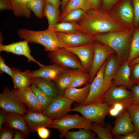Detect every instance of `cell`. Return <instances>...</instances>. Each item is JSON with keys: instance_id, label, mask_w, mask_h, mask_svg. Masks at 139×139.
I'll return each mask as SVG.
<instances>
[{"instance_id": "cell-1", "label": "cell", "mask_w": 139, "mask_h": 139, "mask_svg": "<svg viewBox=\"0 0 139 139\" xmlns=\"http://www.w3.org/2000/svg\"><path fill=\"white\" fill-rule=\"evenodd\" d=\"M92 8L87 12L86 16L77 22L80 32L91 36L121 31L120 26L110 18L98 11Z\"/></svg>"}, {"instance_id": "cell-2", "label": "cell", "mask_w": 139, "mask_h": 139, "mask_svg": "<svg viewBox=\"0 0 139 139\" xmlns=\"http://www.w3.org/2000/svg\"><path fill=\"white\" fill-rule=\"evenodd\" d=\"M95 40L112 49L116 54L120 65L127 61L131 40L129 32H110L93 36Z\"/></svg>"}, {"instance_id": "cell-3", "label": "cell", "mask_w": 139, "mask_h": 139, "mask_svg": "<svg viewBox=\"0 0 139 139\" xmlns=\"http://www.w3.org/2000/svg\"><path fill=\"white\" fill-rule=\"evenodd\" d=\"M17 33L21 39L31 43L40 45L44 47L46 51L51 52L61 48L57 32L53 29L35 31L22 28L18 30Z\"/></svg>"}, {"instance_id": "cell-4", "label": "cell", "mask_w": 139, "mask_h": 139, "mask_svg": "<svg viewBox=\"0 0 139 139\" xmlns=\"http://www.w3.org/2000/svg\"><path fill=\"white\" fill-rule=\"evenodd\" d=\"M106 60L101 67L90 84L89 91L86 99L80 105H84L104 102L105 94L112 85V82L106 81L104 72Z\"/></svg>"}, {"instance_id": "cell-5", "label": "cell", "mask_w": 139, "mask_h": 139, "mask_svg": "<svg viewBox=\"0 0 139 139\" xmlns=\"http://www.w3.org/2000/svg\"><path fill=\"white\" fill-rule=\"evenodd\" d=\"M111 107L105 102L84 105H80L72 108L71 111L79 112L92 123L105 127L106 126L105 118L109 114Z\"/></svg>"}, {"instance_id": "cell-6", "label": "cell", "mask_w": 139, "mask_h": 139, "mask_svg": "<svg viewBox=\"0 0 139 139\" xmlns=\"http://www.w3.org/2000/svg\"><path fill=\"white\" fill-rule=\"evenodd\" d=\"M92 122L83 116L77 114H67L60 118L53 120L48 127L57 129L59 136L64 137V134L73 129L82 128L91 130Z\"/></svg>"}, {"instance_id": "cell-7", "label": "cell", "mask_w": 139, "mask_h": 139, "mask_svg": "<svg viewBox=\"0 0 139 139\" xmlns=\"http://www.w3.org/2000/svg\"><path fill=\"white\" fill-rule=\"evenodd\" d=\"M48 57L53 64L67 69H80L84 71L78 57L64 48H60L49 52Z\"/></svg>"}, {"instance_id": "cell-8", "label": "cell", "mask_w": 139, "mask_h": 139, "mask_svg": "<svg viewBox=\"0 0 139 139\" xmlns=\"http://www.w3.org/2000/svg\"><path fill=\"white\" fill-rule=\"evenodd\" d=\"M5 86L0 94V107L7 112L15 113L24 115L28 111L19 100L13 88Z\"/></svg>"}, {"instance_id": "cell-9", "label": "cell", "mask_w": 139, "mask_h": 139, "mask_svg": "<svg viewBox=\"0 0 139 139\" xmlns=\"http://www.w3.org/2000/svg\"><path fill=\"white\" fill-rule=\"evenodd\" d=\"M74 102L63 95H59L42 112L53 120L61 118L71 111Z\"/></svg>"}, {"instance_id": "cell-10", "label": "cell", "mask_w": 139, "mask_h": 139, "mask_svg": "<svg viewBox=\"0 0 139 139\" xmlns=\"http://www.w3.org/2000/svg\"><path fill=\"white\" fill-rule=\"evenodd\" d=\"M128 89L124 86L112 85L106 92L104 102L111 106L116 103H121L126 109L133 103L132 93Z\"/></svg>"}, {"instance_id": "cell-11", "label": "cell", "mask_w": 139, "mask_h": 139, "mask_svg": "<svg viewBox=\"0 0 139 139\" xmlns=\"http://www.w3.org/2000/svg\"><path fill=\"white\" fill-rule=\"evenodd\" d=\"M115 53L108 47L95 41L92 62L89 74V83L92 81L98 72L111 55Z\"/></svg>"}, {"instance_id": "cell-12", "label": "cell", "mask_w": 139, "mask_h": 139, "mask_svg": "<svg viewBox=\"0 0 139 139\" xmlns=\"http://www.w3.org/2000/svg\"><path fill=\"white\" fill-rule=\"evenodd\" d=\"M57 33L61 48L77 47L95 41L93 36L80 32L70 33L57 32Z\"/></svg>"}, {"instance_id": "cell-13", "label": "cell", "mask_w": 139, "mask_h": 139, "mask_svg": "<svg viewBox=\"0 0 139 139\" xmlns=\"http://www.w3.org/2000/svg\"><path fill=\"white\" fill-rule=\"evenodd\" d=\"M95 41L77 47L65 49L78 57L83 70L88 73L92 62Z\"/></svg>"}, {"instance_id": "cell-14", "label": "cell", "mask_w": 139, "mask_h": 139, "mask_svg": "<svg viewBox=\"0 0 139 139\" xmlns=\"http://www.w3.org/2000/svg\"><path fill=\"white\" fill-rule=\"evenodd\" d=\"M28 42L24 40L7 45H4L0 42V51H5L26 57L29 63L34 62L40 67L44 65L36 60L31 54V51L28 45Z\"/></svg>"}, {"instance_id": "cell-15", "label": "cell", "mask_w": 139, "mask_h": 139, "mask_svg": "<svg viewBox=\"0 0 139 139\" xmlns=\"http://www.w3.org/2000/svg\"><path fill=\"white\" fill-rule=\"evenodd\" d=\"M135 131L129 114L125 109L117 117L111 133L116 136L125 135Z\"/></svg>"}, {"instance_id": "cell-16", "label": "cell", "mask_w": 139, "mask_h": 139, "mask_svg": "<svg viewBox=\"0 0 139 139\" xmlns=\"http://www.w3.org/2000/svg\"><path fill=\"white\" fill-rule=\"evenodd\" d=\"M20 101L30 111L42 112L41 107L31 86L19 90L13 88Z\"/></svg>"}, {"instance_id": "cell-17", "label": "cell", "mask_w": 139, "mask_h": 139, "mask_svg": "<svg viewBox=\"0 0 139 139\" xmlns=\"http://www.w3.org/2000/svg\"><path fill=\"white\" fill-rule=\"evenodd\" d=\"M23 116L30 132L36 131L37 129L40 127H48L53 120L42 112L28 110Z\"/></svg>"}, {"instance_id": "cell-18", "label": "cell", "mask_w": 139, "mask_h": 139, "mask_svg": "<svg viewBox=\"0 0 139 139\" xmlns=\"http://www.w3.org/2000/svg\"><path fill=\"white\" fill-rule=\"evenodd\" d=\"M131 68L127 61L122 64L112 80L113 85L123 86L131 89L134 85L131 79Z\"/></svg>"}, {"instance_id": "cell-19", "label": "cell", "mask_w": 139, "mask_h": 139, "mask_svg": "<svg viewBox=\"0 0 139 139\" xmlns=\"http://www.w3.org/2000/svg\"><path fill=\"white\" fill-rule=\"evenodd\" d=\"M84 72L80 69H67L53 81L59 95H63L64 91L68 87L74 79Z\"/></svg>"}, {"instance_id": "cell-20", "label": "cell", "mask_w": 139, "mask_h": 139, "mask_svg": "<svg viewBox=\"0 0 139 139\" xmlns=\"http://www.w3.org/2000/svg\"><path fill=\"white\" fill-rule=\"evenodd\" d=\"M4 125L14 129L19 130L27 137L30 131L23 116L18 113L7 112Z\"/></svg>"}, {"instance_id": "cell-21", "label": "cell", "mask_w": 139, "mask_h": 139, "mask_svg": "<svg viewBox=\"0 0 139 139\" xmlns=\"http://www.w3.org/2000/svg\"><path fill=\"white\" fill-rule=\"evenodd\" d=\"M37 70L32 72V77H40L52 81L65 71L66 68L55 64L40 67Z\"/></svg>"}, {"instance_id": "cell-22", "label": "cell", "mask_w": 139, "mask_h": 139, "mask_svg": "<svg viewBox=\"0 0 139 139\" xmlns=\"http://www.w3.org/2000/svg\"><path fill=\"white\" fill-rule=\"evenodd\" d=\"M12 69L13 75L12 78L15 89L19 90L30 86L32 78V72L28 70L22 72L14 67Z\"/></svg>"}, {"instance_id": "cell-23", "label": "cell", "mask_w": 139, "mask_h": 139, "mask_svg": "<svg viewBox=\"0 0 139 139\" xmlns=\"http://www.w3.org/2000/svg\"><path fill=\"white\" fill-rule=\"evenodd\" d=\"M31 84L35 85L53 99L59 95L57 87L52 81L41 77H33Z\"/></svg>"}, {"instance_id": "cell-24", "label": "cell", "mask_w": 139, "mask_h": 139, "mask_svg": "<svg viewBox=\"0 0 139 139\" xmlns=\"http://www.w3.org/2000/svg\"><path fill=\"white\" fill-rule=\"evenodd\" d=\"M90 85V83H88L81 88H68L64 91L63 95L74 102L81 104L88 95Z\"/></svg>"}, {"instance_id": "cell-25", "label": "cell", "mask_w": 139, "mask_h": 139, "mask_svg": "<svg viewBox=\"0 0 139 139\" xmlns=\"http://www.w3.org/2000/svg\"><path fill=\"white\" fill-rule=\"evenodd\" d=\"M120 65L116 54L114 53L110 56L106 60L104 72V78L108 82H112Z\"/></svg>"}, {"instance_id": "cell-26", "label": "cell", "mask_w": 139, "mask_h": 139, "mask_svg": "<svg viewBox=\"0 0 139 139\" xmlns=\"http://www.w3.org/2000/svg\"><path fill=\"white\" fill-rule=\"evenodd\" d=\"M92 8L90 0H70L60 12L59 21L67 14L73 10L81 9L87 12Z\"/></svg>"}, {"instance_id": "cell-27", "label": "cell", "mask_w": 139, "mask_h": 139, "mask_svg": "<svg viewBox=\"0 0 139 139\" xmlns=\"http://www.w3.org/2000/svg\"><path fill=\"white\" fill-rule=\"evenodd\" d=\"M60 13L59 8L45 1L43 15L47 20L48 28L53 29L54 26L59 21Z\"/></svg>"}, {"instance_id": "cell-28", "label": "cell", "mask_w": 139, "mask_h": 139, "mask_svg": "<svg viewBox=\"0 0 139 139\" xmlns=\"http://www.w3.org/2000/svg\"><path fill=\"white\" fill-rule=\"evenodd\" d=\"M14 15L17 17L29 18L31 11L27 6L28 0H10Z\"/></svg>"}, {"instance_id": "cell-29", "label": "cell", "mask_w": 139, "mask_h": 139, "mask_svg": "<svg viewBox=\"0 0 139 139\" xmlns=\"http://www.w3.org/2000/svg\"><path fill=\"white\" fill-rule=\"evenodd\" d=\"M118 11L119 15L123 21L128 23L132 22L134 14L131 0H124L119 7Z\"/></svg>"}, {"instance_id": "cell-30", "label": "cell", "mask_w": 139, "mask_h": 139, "mask_svg": "<svg viewBox=\"0 0 139 139\" xmlns=\"http://www.w3.org/2000/svg\"><path fill=\"white\" fill-rule=\"evenodd\" d=\"M112 127L109 123L103 127L93 123L92 124L91 130L95 134L99 139H112L113 138V135L111 133Z\"/></svg>"}, {"instance_id": "cell-31", "label": "cell", "mask_w": 139, "mask_h": 139, "mask_svg": "<svg viewBox=\"0 0 139 139\" xmlns=\"http://www.w3.org/2000/svg\"><path fill=\"white\" fill-rule=\"evenodd\" d=\"M96 134L91 130L80 128L77 131L66 132L64 137L67 139H93L96 138Z\"/></svg>"}, {"instance_id": "cell-32", "label": "cell", "mask_w": 139, "mask_h": 139, "mask_svg": "<svg viewBox=\"0 0 139 139\" xmlns=\"http://www.w3.org/2000/svg\"><path fill=\"white\" fill-rule=\"evenodd\" d=\"M53 29L57 32L70 33L79 32L80 27L77 22H61L55 25Z\"/></svg>"}, {"instance_id": "cell-33", "label": "cell", "mask_w": 139, "mask_h": 139, "mask_svg": "<svg viewBox=\"0 0 139 139\" xmlns=\"http://www.w3.org/2000/svg\"><path fill=\"white\" fill-rule=\"evenodd\" d=\"M139 56V30H135L132 38L127 61L129 63Z\"/></svg>"}, {"instance_id": "cell-34", "label": "cell", "mask_w": 139, "mask_h": 139, "mask_svg": "<svg viewBox=\"0 0 139 139\" xmlns=\"http://www.w3.org/2000/svg\"><path fill=\"white\" fill-rule=\"evenodd\" d=\"M31 88L41 106L42 112L50 105L53 99L48 96L34 85L31 84Z\"/></svg>"}, {"instance_id": "cell-35", "label": "cell", "mask_w": 139, "mask_h": 139, "mask_svg": "<svg viewBox=\"0 0 139 139\" xmlns=\"http://www.w3.org/2000/svg\"><path fill=\"white\" fill-rule=\"evenodd\" d=\"M45 5V0H30L27 3L28 8L34 15L40 19L44 16L43 11Z\"/></svg>"}, {"instance_id": "cell-36", "label": "cell", "mask_w": 139, "mask_h": 139, "mask_svg": "<svg viewBox=\"0 0 139 139\" xmlns=\"http://www.w3.org/2000/svg\"><path fill=\"white\" fill-rule=\"evenodd\" d=\"M87 12L81 9L73 10L67 14L59 21L61 22H76L86 15Z\"/></svg>"}, {"instance_id": "cell-37", "label": "cell", "mask_w": 139, "mask_h": 139, "mask_svg": "<svg viewBox=\"0 0 139 139\" xmlns=\"http://www.w3.org/2000/svg\"><path fill=\"white\" fill-rule=\"evenodd\" d=\"M135 130L139 124V104L132 103L126 108Z\"/></svg>"}, {"instance_id": "cell-38", "label": "cell", "mask_w": 139, "mask_h": 139, "mask_svg": "<svg viewBox=\"0 0 139 139\" xmlns=\"http://www.w3.org/2000/svg\"><path fill=\"white\" fill-rule=\"evenodd\" d=\"M90 77L88 73L83 72L76 77L71 83L69 87L78 88L89 83Z\"/></svg>"}, {"instance_id": "cell-39", "label": "cell", "mask_w": 139, "mask_h": 139, "mask_svg": "<svg viewBox=\"0 0 139 139\" xmlns=\"http://www.w3.org/2000/svg\"><path fill=\"white\" fill-rule=\"evenodd\" d=\"M14 129L5 126L0 130V139H12L14 133Z\"/></svg>"}, {"instance_id": "cell-40", "label": "cell", "mask_w": 139, "mask_h": 139, "mask_svg": "<svg viewBox=\"0 0 139 139\" xmlns=\"http://www.w3.org/2000/svg\"><path fill=\"white\" fill-rule=\"evenodd\" d=\"M0 70L1 72H4L10 76L11 78L13 75V71L11 68L5 63V60L3 58L0 56Z\"/></svg>"}, {"instance_id": "cell-41", "label": "cell", "mask_w": 139, "mask_h": 139, "mask_svg": "<svg viewBox=\"0 0 139 139\" xmlns=\"http://www.w3.org/2000/svg\"><path fill=\"white\" fill-rule=\"evenodd\" d=\"M132 68L131 79L133 84H139V63L136 64Z\"/></svg>"}, {"instance_id": "cell-42", "label": "cell", "mask_w": 139, "mask_h": 139, "mask_svg": "<svg viewBox=\"0 0 139 139\" xmlns=\"http://www.w3.org/2000/svg\"><path fill=\"white\" fill-rule=\"evenodd\" d=\"M131 90L132 94V103L139 104V84H134Z\"/></svg>"}, {"instance_id": "cell-43", "label": "cell", "mask_w": 139, "mask_h": 139, "mask_svg": "<svg viewBox=\"0 0 139 139\" xmlns=\"http://www.w3.org/2000/svg\"><path fill=\"white\" fill-rule=\"evenodd\" d=\"M47 127H41L38 128L36 131L39 137L42 139H47L50 136V132Z\"/></svg>"}, {"instance_id": "cell-44", "label": "cell", "mask_w": 139, "mask_h": 139, "mask_svg": "<svg viewBox=\"0 0 139 139\" xmlns=\"http://www.w3.org/2000/svg\"><path fill=\"white\" fill-rule=\"evenodd\" d=\"M134 19L136 24L139 23V0H132Z\"/></svg>"}, {"instance_id": "cell-45", "label": "cell", "mask_w": 139, "mask_h": 139, "mask_svg": "<svg viewBox=\"0 0 139 139\" xmlns=\"http://www.w3.org/2000/svg\"><path fill=\"white\" fill-rule=\"evenodd\" d=\"M116 137L119 139H139V133L135 131L125 135Z\"/></svg>"}, {"instance_id": "cell-46", "label": "cell", "mask_w": 139, "mask_h": 139, "mask_svg": "<svg viewBox=\"0 0 139 139\" xmlns=\"http://www.w3.org/2000/svg\"><path fill=\"white\" fill-rule=\"evenodd\" d=\"M8 10L12 11V8L10 0H0L1 11Z\"/></svg>"}, {"instance_id": "cell-47", "label": "cell", "mask_w": 139, "mask_h": 139, "mask_svg": "<svg viewBox=\"0 0 139 139\" xmlns=\"http://www.w3.org/2000/svg\"><path fill=\"white\" fill-rule=\"evenodd\" d=\"M102 5L104 8H108L113 6L120 0H102Z\"/></svg>"}, {"instance_id": "cell-48", "label": "cell", "mask_w": 139, "mask_h": 139, "mask_svg": "<svg viewBox=\"0 0 139 139\" xmlns=\"http://www.w3.org/2000/svg\"><path fill=\"white\" fill-rule=\"evenodd\" d=\"M7 112L3 109L0 111V131L3 127L4 123Z\"/></svg>"}, {"instance_id": "cell-49", "label": "cell", "mask_w": 139, "mask_h": 139, "mask_svg": "<svg viewBox=\"0 0 139 139\" xmlns=\"http://www.w3.org/2000/svg\"><path fill=\"white\" fill-rule=\"evenodd\" d=\"M27 137L22 132L16 130L14 133L13 139H25Z\"/></svg>"}, {"instance_id": "cell-50", "label": "cell", "mask_w": 139, "mask_h": 139, "mask_svg": "<svg viewBox=\"0 0 139 139\" xmlns=\"http://www.w3.org/2000/svg\"><path fill=\"white\" fill-rule=\"evenodd\" d=\"M111 106L120 112L126 109L124 105L120 103H115Z\"/></svg>"}, {"instance_id": "cell-51", "label": "cell", "mask_w": 139, "mask_h": 139, "mask_svg": "<svg viewBox=\"0 0 139 139\" xmlns=\"http://www.w3.org/2000/svg\"><path fill=\"white\" fill-rule=\"evenodd\" d=\"M120 112L114 108L111 107L109 112V114L113 117H117Z\"/></svg>"}, {"instance_id": "cell-52", "label": "cell", "mask_w": 139, "mask_h": 139, "mask_svg": "<svg viewBox=\"0 0 139 139\" xmlns=\"http://www.w3.org/2000/svg\"><path fill=\"white\" fill-rule=\"evenodd\" d=\"M47 2L52 4L57 8H59L61 6V1L60 0H45Z\"/></svg>"}, {"instance_id": "cell-53", "label": "cell", "mask_w": 139, "mask_h": 139, "mask_svg": "<svg viewBox=\"0 0 139 139\" xmlns=\"http://www.w3.org/2000/svg\"><path fill=\"white\" fill-rule=\"evenodd\" d=\"M93 8L97 9L99 7L101 0H90Z\"/></svg>"}, {"instance_id": "cell-54", "label": "cell", "mask_w": 139, "mask_h": 139, "mask_svg": "<svg viewBox=\"0 0 139 139\" xmlns=\"http://www.w3.org/2000/svg\"><path fill=\"white\" fill-rule=\"evenodd\" d=\"M139 63V56L134 59L129 63V65L131 67Z\"/></svg>"}, {"instance_id": "cell-55", "label": "cell", "mask_w": 139, "mask_h": 139, "mask_svg": "<svg viewBox=\"0 0 139 139\" xmlns=\"http://www.w3.org/2000/svg\"><path fill=\"white\" fill-rule=\"evenodd\" d=\"M70 0H62L61 5V11L65 7Z\"/></svg>"}, {"instance_id": "cell-56", "label": "cell", "mask_w": 139, "mask_h": 139, "mask_svg": "<svg viewBox=\"0 0 139 139\" xmlns=\"http://www.w3.org/2000/svg\"><path fill=\"white\" fill-rule=\"evenodd\" d=\"M135 131L139 133V124L137 127L136 128Z\"/></svg>"}, {"instance_id": "cell-57", "label": "cell", "mask_w": 139, "mask_h": 139, "mask_svg": "<svg viewBox=\"0 0 139 139\" xmlns=\"http://www.w3.org/2000/svg\"><path fill=\"white\" fill-rule=\"evenodd\" d=\"M28 0V1H30V0Z\"/></svg>"}]
</instances>
